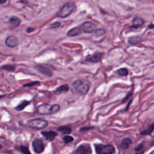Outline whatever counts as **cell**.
<instances>
[{
	"label": "cell",
	"mask_w": 154,
	"mask_h": 154,
	"mask_svg": "<svg viewBox=\"0 0 154 154\" xmlns=\"http://www.w3.org/2000/svg\"><path fill=\"white\" fill-rule=\"evenodd\" d=\"M60 110V106L57 104L49 105V104H42L37 108L36 112L41 115H51L57 113Z\"/></svg>",
	"instance_id": "cell-1"
},
{
	"label": "cell",
	"mask_w": 154,
	"mask_h": 154,
	"mask_svg": "<svg viewBox=\"0 0 154 154\" xmlns=\"http://www.w3.org/2000/svg\"><path fill=\"white\" fill-rule=\"evenodd\" d=\"M72 85L78 93L84 95L87 93L90 87V83L85 79H78L74 80Z\"/></svg>",
	"instance_id": "cell-2"
},
{
	"label": "cell",
	"mask_w": 154,
	"mask_h": 154,
	"mask_svg": "<svg viewBox=\"0 0 154 154\" xmlns=\"http://www.w3.org/2000/svg\"><path fill=\"white\" fill-rule=\"evenodd\" d=\"M76 10V5L74 2H67L62 6L57 13V16L60 18H65L70 16Z\"/></svg>",
	"instance_id": "cell-3"
},
{
	"label": "cell",
	"mask_w": 154,
	"mask_h": 154,
	"mask_svg": "<svg viewBox=\"0 0 154 154\" xmlns=\"http://www.w3.org/2000/svg\"><path fill=\"white\" fill-rule=\"evenodd\" d=\"M94 147L97 154H114L115 153V148L111 144H95Z\"/></svg>",
	"instance_id": "cell-4"
},
{
	"label": "cell",
	"mask_w": 154,
	"mask_h": 154,
	"mask_svg": "<svg viewBox=\"0 0 154 154\" xmlns=\"http://www.w3.org/2000/svg\"><path fill=\"white\" fill-rule=\"evenodd\" d=\"M27 125L29 126V127L35 129H43L48 126V122L46 121L45 120H43V119L37 118V119L29 120Z\"/></svg>",
	"instance_id": "cell-5"
},
{
	"label": "cell",
	"mask_w": 154,
	"mask_h": 154,
	"mask_svg": "<svg viewBox=\"0 0 154 154\" xmlns=\"http://www.w3.org/2000/svg\"><path fill=\"white\" fill-rule=\"evenodd\" d=\"M79 27L81 29L82 33H93L94 34L95 33V31L98 29L95 24H94L92 22H89V21H86V22L82 23L80 26H79Z\"/></svg>",
	"instance_id": "cell-6"
},
{
	"label": "cell",
	"mask_w": 154,
	"mask_h": 154,
	"mask_svg": "<svg viewBox=\"0 0 154 154\" xmlns=\"http://www.w3.org/2000/svg\"><path fill=\"white\" fill-rule=\"evenodd\" d=\"M37 70L47 77H51L53 75V72L55 70V68L49 65H38L35 67Z\"/></svg>",
	"instance_id": "cell-7"
},
{
	"label": "cell",
	"mask_w": 154,
	"mask_h": 154,
	"mask_svg": "<svg viewBox=\"0 0 154 154\" xmlns=\"http://www.w3.org/2000/svg\"><path fill=\"white\" fill-rule=\"evenodd\" d=\"M32 145H33V150H34V152L35 153L39 154L44 152V148H45V145H44V142H43L42 139L35 138L33 141Z\"/></svg>",
	"instance_id": "cell-8"
},
{
	"label": "cell",
	"mask_w": 154,
	"mask_h": 154,
	"mask_svg": "<svg viewBox=\"0 0 154 154\" xmlns=\"http://www.w3.org/2000/svg\"><path fill=\"white\" fill-rule=\"evenodd\" d=\"M74 154H92L91 147L89 144H82L78 147Z\"/></svg>",
	"instance_id": "cell-9"
},
{
	"label": "cell",
	"mask_w": 154,
	"mask_h": 154,
	"mask_svg": "<svg viewBox=\"0 0 154 154\" xmlns=\"http://www.w3.org/2000/svg\"><path fill=\"white\" fill-rule=\"evenodd\" d=\"M102 56H103L102 53L96 52V53L93 54V55L88 56V57L85 59V61L86 62H89V63H99V62L101 61Z\"/></svg>",
	"instance_id": "cell-10"
},
{
	"label": "cell",
	"mask_w": 154,
	"mask_h": 154,
	"mask_svg": "<svg viewBox=\"0 0 154 154\" xmlns=\"http://www.w3.org/2000/svg\"><path fill=\"white\" fill-rule=\"evenodd\" d=\"M18 44H19L18 39L14 35H9L6 38L5 44L9 48H15L18 45Z\"/></svg>",
	"instance_id": "cell-11"
},
{
	"label": "cell",
	"mask_w": 154,
	"mask_h": 154,
	"mask_svg": "<svg viewBox=\"0 0 154 154\" xmlns=\"http://www.w3.org/2000/svg\"><path fill=\"white\" fill-rule=\"evenodd\" d=\"M41 133L48 141H53L57 136V132L53 131H43Z\"/></svg>",
	"instance_id": "cell-12"
},
{
	"label": "cell",
	"mask_w": 154,
	"mask_h": 154,
	"mask_svg": "<svg viewBox=\"0 0 154 154\" xmlns=\"http://www.w3.org/2000/svg\"><path fill=\"white\" fill-rule=\"evenodd\" d=\"M144 24V20L142 18H141V17H135V18L132 20V28H139V27H142Z\"/></svg>",
	"instance_id": "cell-13"
},
{
	"label": "cell",
	"mask_w": 154,
	"mask_h": 154,
	"mask_svg": "<svg viewBox=\"0 0 154 154\" xmlns=\"http://www.w3.org/2000/svg\"><path fill=\"white\" fill-rule=\"evenodd\" d=\"M82 33V31L80 29V28L79 27H74V28L71 29L70 30H69V32L67 33V35L69 37H75L78 36L79 35H80Z\"/></svg>",
	"instance_id": "cell-14"
},
{
	"label": "cell",
	"mask_w": 154,
	"mask_h": 154,
	"mask_svg": "<svg viewBox=\"0 0 154 154\" xmlns=\"http://www.w3.org/2000/svg\"><path fill=\"white\" fill-rule=\"evenodd\" d=\"M21 23V20L20 18H18L17 17H14V16H12V17H10L9 19V23L10 25L12 26V28H16V27H19L20 24Z\"/></svg>",
	"instance_id": "cell-15"
},
{
	"label": "cell",
	"mask_w": 154,
	"mask_h": 154,
	"mask_svg": "<svg viewBox=\"0 0 154 154\" xmlns=\"http://www.w3.org/2000/svg\"><path fill=\"white\" fill-rule=\"evenodd\" d=\"M132 144V140L130 138H124L123 140H122L121 143L120 144V147L122 150H127Z\"/></svg>",
	"instance_id": "cell-16"
},
{
	"label": "cell",
	"mask_w": 154,
	"mask_h": 154,
	"mask_svg": "<svg viewBox=\"0 0 154 154\" xmlns=\"http://www.w3.org/2000/svg\"><path fill=\"white\" fill-rule=\"evenodd\" d=\"M30 103H31L30 101H27V100H24V101L21 102L19 105L16 107L15 109L17 110V111H20V110H23V109L26 108V107L28 106L29 105H30Z\"/></svg>",
	"instance_id": "cell-17"
},
{
	"label": "cell",
	"mask_w": 154,
	"mask_h": 154,
	"mask_svg": "<svg viewBox=\"0 0 154 154\" xmlns=\"http://www.w3.org/2000/svg\"><path fill=\"white\" fill-rule=\"evenodd\" d=\"M57 130L59 132H62V133L66 134V135H69V134H70L71 132H72V129H71L69 126H61V127L58 128Z\"/></svg>",
	"instance_id": "cell-18"
},
{
	"label": "cell",
	"mask_w": 154,
	"mask_h": 154,
	"mask_svg": "<svg viewBox=\"0 0 154 154\" xmlns=\"http://www.w3.org/2000/svg\"><path fill=\"white\" fill-rule=\"evenodd\" d=\"M153 130H154V124H152V125H150V126H149L145 130L141 131V135H150V134L152 133L153 132Z\"/></svg>",
	"instance_id": "cell-19"
},
{
	"label": "cell",
	"mask_w": 154,
	"mask_h": 154,
	"mask_svg": "<svg viewBox=\"0 0 154 154\" xmlns=\"http://www.w3.org/2000/svg\"><path fill=\"white\" fill-rule=\"evenodd\" d=\"M69 89V85H67V84H64V85L59 86V87H57V89H56L55 92L62 93H65V92L68 91Z\"/></svg>",
	"instance_id": "cell-20"
},
{
	"label": "cell",
	"mask_w": 154,
	"mask_h": 154,
	"mask_svg": "<svg viewBox=\"0 0 154 154\" xmlns=\"http://www.w3.org/2000/svg\"><path fill=\"white\" fill-rule=\"evenodd\" d=\"M141 37L139 36H132L131 37V38H129V40H128V42H129V43L130 44H138V43H139V42H141Z\"/></svg>",
	"instance_id": "cell-21"
},
{
	"label": "cell",
	"mask_w": 154,
	"mask_h": 154,
	"mask_svg": "<svg viewBox=\"0 0 154 154\" xmlns=\"http://www.w3.org/2000/svg\"><path fill=\"white\" fill-rule=\"evenodd\" d=\"M117 73L120 76H127L128 74H129V70H128L127 69H126V68H122V69L117 71Z\"/></svg>",
	"instance_id": "cell-22"
},
{
	"label": "cell",
	"mask_w": 154,
	"mask_h": 154,
	"mask_svg": "<svg viewBox=\"0 0 154 154\" xmlns=\"http://www.w3.org/2000/svg\"><path fill=\"white\" fill-rule=\"evenodd\" d=\"M1 69H3V70L8 71V72H14L16 69V67L14 65H2L1 67Z\"/></svg>",
	"instance_id": "cell-23"
},
{
	"label": "cell",
	"mask_w": 154,
	"mask_h": 154,
	"mask_svg": "<svg viewBox=\"0 0 154 154\" xmlns=\"http://www.w3.org/2000/svg\"><path fill=\"white\" fill-rule=\"evenodd\" d=\"M17 149H18V150H19L20 151V152L23 154H31V153L29 152V148L27 147L20 146Z\"/></svg>",
	"instance_id": "cell-24"
},
{
	"label": "cell",
	"mask_w": 154,
	"mask_h": 154,
	"mask_svg": "<svg viewBox=\"0 0 154 154\" xmlns=\"http://www.w3.org/2000/svg\"><path fill=\"white\" fill-rule=\"evenodd\" d=\"M74 141V138L72 136H69V135H65V137L63 138V141L65 144H69V143L72 142Z\"/></svg>",
	"instance_id": "cell-25"
},
{
	"label": "cell",
	"mask_w": 154,
	"mask_h": 154,
	"mask_svg": "<svg viewBox=\"0 0 154 154\" xmlns=\"http://www.w3.org/2000/svg\"><path fill=\"white\" fill-rule=\"evenodd\" d=\"M94 34L96 35L97 36H102V35H103L104 34H105V29H98Z\"/></svg>",
	"instance_id": "cell-26"
},
{
	"label": "cell",
	"mask_w": 154,
	"mask_h": 154,
	"mask_svg": "<svg viewBox=\"0 0 154 154\" xmlns=\"http://www.w3.org/2000/svg\"><path fill=\"white\" fill-rule=\"evenodd\" d=\"M40 84V82L39 81H33V82H30V83H29V84H24L23 87H33V86L35 85H39Z\"/></svg>",
	"instance_id": "cell-27"
},
{
	"label": "cell",
	"mask_w": 154,
	"mask_h": 154,
	"mask_svg": "<svg viewBox=\"0 0 154 154\" xmlns=\"http://www.w3.org/2000/svg\"><path fill=\"white\" fill-rule=\"evenodd\" d=\"M144 144H145L144 141H143V142H141V144H139L138 146L137 147H136V148L135 149V151H136V152H139V151H141V150H142V149H143V147H144Z\"/></svg>",
	"instance_id": "cell-28"
},
{
	"label": "cell",
	"mask_w": 154,
	"mask_h": 154,
	"mask_svg": "<svg viewBox=\"0 0 154 154\" xmlns=\"http://www.w3.org/2000/svg\"><path fill=\"white\" fill-rule=\"evenodd\" d=\"M61 23L59 22H54V23H51L50 26V29H57L58 27H60Z\"/></svg>",
	"instance_id": "cell-29"
},
{
	"label": "cell",
	"mask_w": 154,
	"mask_h": 154,
	"mask_svg": "<svg viewBox=\"0 0 154 154\" xmlns=\"http://www.w3.org/2000/svg\"><path fill=\"white\" fill-rule=\"evenodd\" d=\"M132 95V92H130V93H128L127 95H126V97L124 98L123 100V101H122V104H123V103L126 102L127 101L128 99H129L130 97H131Z\"/></svg>",
	"instance_id": "cell-30"
},
{
	"label": "cell",
	"mask_w": 154,
	"mask_h": 154,
	"mask_svg": "<svg viewBox=\"0 0 154 154\" xmlns=\"http://www.w3.org/2000/svg\"><path fill=\"white\" fill-rule=\"evenodd\" d=\"M35 30V28H27V33H32V32H34V31Z\"/></svg>",
	"instance_id": "cell-31"
},
{
	"label": "cell",
	"mask_w": 154,
	"mask_h": 154,
	"mask_svg": "<svg viewBox=\"0 0 154 154\" xmlns=\"http://www.w3.org/2000/svg\"><path fill=\"white\" fill-rule=\"evenodd\" d=\"M94 129V127L82 128V129H80V132H82V131H86V130H89V129Z\"/></svg>",
	"instance_id": "cell-32"
},
{
	"label": "cell",
	"mask_w": 154,
	"mask_h": 154,
	"mask_svg": "<svg viewBox=\"0 0 154 154\" xmlns=\"http://www.w3.org/2000/svg\"><path fill=\"white\" fill-rule=\"evenodd\" d=\"M6 2H7L6 0H0V5L4 4V3H5Z\"/></svg>",
	"instance_id": "cell-33"
},
{
	"label": "cell",
	"mask_w": 154,
	"mask_h": 154,
	"mask_svg": "<svg viewBox=\"0 0 154 154\" xmlns=\"http://www.w3.org/2000/svg\"><path fill=\"white\" fill-rule=\"evenodd\" d=\"M149 28L150 29H153L154 28V24H151V25H150V26H149Z\"/></svg>",
	"instance_id": "cell-34"
},
{
	"label": "cell",
	"mask_w": 154,
	"mask_h": 154,
	"mask_svg": "<svg viewBox=\"0 0 154 154\" xmlns=\"http://www.w3.org/2000/svg\"><path fill=\"white\" fill-rule=\"evenodd\" d=\"M1 148H2V146H1V145H0V150H1Z\"/></svg>",
	"instance_id": "cell-35"
},
{
	"label": "cell",
	"mask_w": 154,
	"mask_h": 154,
	"mask_svg": "<svg viewBox=\"0 0 154 154\" xmlns=\"http://www.w3.org/2000/svg\"><path fill=\"white\" fill-rule=\"evenodd\" d=\"M135 154H141V153H135Z\"/></svg>",
	"instance_id": "cell-36"
}]
</instances>
